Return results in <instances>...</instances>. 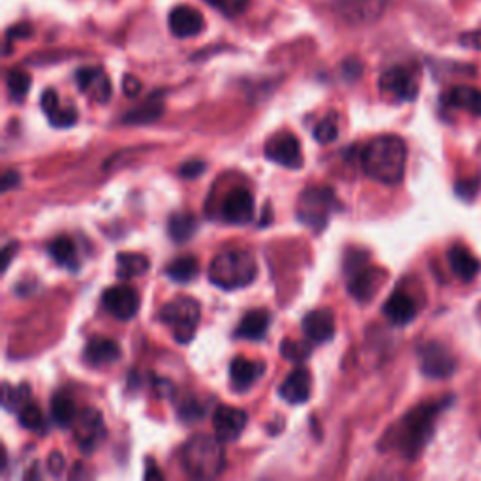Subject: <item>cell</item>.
<instances>
[{"instance_id": "43", "label": "cell", "mask_w": 481, "mask_h": 481, "mask_svg": "<svg viewBox=\"0 0 481 481\" xmlns=\"http://www.w3.org/2000/svg\"><path fill=\"white\" fill-rule=\"evenodd\" d=\"M123 90L126 96H130V99H133V96H138V92L142 90V83L140 80L133 78V75H125L123 80Z\"/></svg>"}, {"instance_id": "36", "label": "cell", "mask_w": 481, "mask_h": 481, "mask_svg": "<svg viewBox=\"0 0 481 481\" xmlns=\"http://www.w3.org/2000/svg\"><path fill=\"white\" fill-rule=\"evenodd\" d=\"M8 90L12 94V99L21 100L30 89V78L23 72H10L8 73Z\"/></svg>"}, {"instance_id": "3", "label": "cell", "mask_w": 481, "mask_h": 481, "mask_svg": "<svg viewBox=\"0 0 481 481\" xmlns=\"http://www.w3.org/2000/svg\"><path fill=\"white\" fill-rule=\"evenodd\" d=\"M181 465L190 477L213 479L226 468V453L222 442L209 434H196L185 442L181 450Z\"/></svg>"}, {"instance_id": "40", "label": "cell", "mask_w": 481, "mask_h": 481, "mask_svg": "<svg viewBox=\"0 0 481 481\" xmlns=\"http://www.w3.org/2000/svg\"><path fill=\"white\" fill-rule=\"evenodd\" d=\"M369 262V256L361 253V250H356V253H348V256L344 258V273L346 275H354L356 271H359L361 267L367 265Z\"/></svg>"}, {"instance_id": "10", "label": "cell", "mask_w": 481, "mask_h": 481, "mask_svg": "<svg viewBox=\"0 0 481 481\" xmlns=\"http://www.w3.org/2000/svg\"><path fill=\"white\" fill-rule=\"evenodd\" d=\"M104 309L121 322H128L140 313V296L130 286H111L102 294Z\"/></svg>"}, {"instance_id": "34", "label": "cell", "mask_w": 481, "mask_h": 481, "mask_svg": "<svg viewBox=\"0 0 481 481\" xmlns=\"http://www.w3.org/2000/svg\"><path fill=\"white\" fill-rule=\"evenodd\" d=\"M313 136L322 145H327V143L335 142L337 136H339V117H337V113L327 115L325 119H322L316 125V128L313 130Z\"/></svg>"}, {"instance_id": "32", "label": "cell", "mask_w": 481, "mask_h": 481, "mask_svg": "<svg viewBox=\"0 0 481 481\" xmlns=\"http://www.w3.org/2000/svg\"><path fill=\"white\" fill-rule=\"evenodd\" d=\"M30 400V388L27 383H21V386L12 388L10 383H4L3 388V407L10 412H17Z\"/></svg>"}, {"instance_id": "22", "label": "cell", "mask_w": 481, "mask_h": 481, "mask_svg": "<svg viewBox=\"0 0 481 481\" xmlns=\"http://www.w3.org/2000/svg\"><path fill=\"white\" fill-rule=\"evenodd\" d=\"M382 313L393 325H408L417 314V305L407 292H395L383 303Z\"/></svg>"}, {"instance_id": "18", "label": "cell", "mask_w": 481, "mask_h": 481, "mask_svg": "<svg viewBox=\"0 0 481 481\" xmlns=\"http://www.w3.org/2000/svg\"><path fill=\"white\" fill-rule=\"evenodd\" d=\"M265 365L260 361H248L245 357H236L229 365V382L237 393H245L263 376Z\"/></svg>"}, {"instance_id": "19", "label": "cell", "mask_w": 481, "mask_h": 481, "mask_svg": "<svg viewBox=\"0 0 481 481\" xmlns=\"http://www.w3.org/2000/svg\"><path fill=\"white\" fill-rule=\"evenodd\" d=\"M205 27V19L200 10L190 6H177L169 13V30L177 38L198 36Z\"/></svg>"}, {"instance_id": "15", "label": "cell", "mask_w": 481, "mask_h": 481, "mask_svg": "<svg viewBox=\"0 0 481 481\" xmlns=\"http://www.w3.org/2000/svg\"><path fill=\"white\" fill-rule=\"evenodd\" d=\"M248 416L241 408L234 407H219L213 414V429L220 442H236L245 427Z\"/></svg>"}, {"instance_id": "35", "label": "cell", "mask_w": 481, "mask_h": 481, "mask_svg": "<svg viewBox=\"0 0 481 481\" xmlns=\"http://www.w3.org/2000/svg\"><path fill=\"white\" fill-rule=\"evenodd\" d=\"M311 348L303 342H297V340H292V339H284L280 342V356L286 357L288 361H294V363H301L305 361L306 357L311 356Z\"/></svg>"}, {"instance_id": "31", "label": "cell", "mask_w": 481, "mask_h": 481, "mask_svg": "<svg viewBox=\"0 0 481 481\" xmlns=\"http://www.w3.org/2000/svg\"><path fill=\"white\" fill-rule=\"evenodd\" d=\"M164 107L160 102H145L143 106H140L138 109H132L130 113L125 115L123 123L125 125H149L155 123L160 115H162Z\"/></svg>"}, {"instance_id": "20", "label": "cell", "mask_w": 481, "mask_h": 481, "mask_svg": "<svg viewBox=\"0 0 481 481\" xmlns=\"http://www.w3.org/2000/svg\"><path fill=\"white\" fill-rule=\"evenodd\" d=\"M448 263L451 267L453 275L463 282H472L481 271V262L470 253L465 245H459V243L450 246Z\"/></svg>"}, {"instance_id": "24", "label": "cell", "mask_w": 481, "mask_h": 481, "mask_svg": "<svg viewBox=\"0 0 481 481\" xmlns=\"http://www.w3.org/2000/svg\"><path fill=\"white\" fill-rule=\"evenodd\" d=\"M444 104L448 107L453 109H460V111H468L476 117H481V90L474 89V87H453L444 94Z\"/></svg>"}, {"instance_id": "11", "label": "cell", "mask_w": 481, "mask_h": 481, "mask_svg": "<svg viewBox=\"0 0 481 481\" xmlns=\"http://www.w3.org/2000/svg\"><path fill=\"white\" fill-rule=\"evenodd\" d=\"M222 217L228 224L234 226H246L254 220V198L250 194V190L237 186L229 190L224 205H222Z\"/></svg>"}, {"instance_id": "16", "label": "cell", "mask_w": 481, "mask_h": 481, "mask_svg": "<svg viewBox=\"0 0 481 481\" xmlns=\"http://www.w3.org/2000/svg\"><path fill=\"white\" fill-rule=\"evenodd\" d=\"M303 331L306 339H311L316 344L327 342L335 337V314L330 309H316L311 311L303 318Z\"/></svg>"}, {"instance_id": "39", "label": "cell", "mask_w": 481, "mask_h": 481, "mask_svg": "<svg viewBox=\"0 0 481 481\" xmlns=\"http://www.w3.org/2000/svg\"><path fill=\"white\" fill-rule=\"evenodd\" d=\"M205 3L226 15H237L248 6L250 0H205Z\"/></svg>"}, {"instance_id": "27", "label": "cell", "mask_w": 481, "mask_h": 481, "mask_svg": "<svg viewBox=\"0 0 481 481\" xmlns=\"http://www.w3.org/2000/svg\"><path fill=\"white\" fill-rule=\"evenodd\" d=\"M149 267H150V262L143 254H136V253L117 254V277L121 280L142 277L149 271Z\"/></svg>"}, {"instance_id": "4", "label": "cell", "mask_w": 481, "mask_h": 481, "mask_svg": "<svg viewBox=\"0 0 481 481\" xmlns=\"http://www.w3.org/2000/svg\"><path fill=\"white\" fill-rule=\"evenodd\" d=\"M258 277V263L246 250H226L215 256L209 265V280L220 290H239L254 282Z\"/></svg>"}, {"instance_id": "5", "label": "cell", "mask_w": 481, "mask_h": 481, "mask_svg": "<svg viewBox=\"0 0 481 481\" xmlns=\"http://www.w3.org/2000/svg\"><path fill=\"white\" fill-rule=\"evenodd\" d=\"M160 322L179 344H188L196 335L202 318V305L192 297H177L160 311Z\"/></svg>"}, {"instance_id": "41", "label": "cell", "mask_w": 481, "mask_h": 481, "mask_svg": "<svg viewBox=\"0 0 481 481\" xmlns=\"http://www.w3.org/2000/svg\"><path fill=\"white\" fill-rule=\"evenodd\" d=\"M205 169H207V164L203 160H190V162L181 164L179 173H181V177H185V179H196V177L203 176Z\"/></svg>"}, {"instance_id": "38", "label": "cell", "mask_w": 481, "mask_h": 481, "mask_svg": "<svg viewBox=\"0 0 481 481\" xmlns=\"http://www.w3.org/2000/svg\"><path fill=\"white\" fill-rule=\"evenodd\" d=\"M479 190H481V177L457 181V185H455V194H457V198L465 200V202H472L477 196Z\"/></svg>"}, {"instance_id": "46", "label": "cell", "mask_w": 481, "mask_h": 481, "mask_svg": "<svg viewBox=\"0 0 481 481\" xmlns=\"http://www.w3.org/2000/svg\"><path fill=\"white\" fill-rule=\"evenodd\" d=\"M15 248V245H10V246H6L4 248V253H3V256H4V263H3V271H6V269H8V263H10V260H12V250Z\"/></svg>"}, {"instance_id": "12", "label": "cell", "mask_w": 481, "mask_h": 481, "mask_svg": "<svg viewBox=\"0 0 481 481\" xmlns=\"http://www.w3.org/2000/svg\"><path fill=\"white\" fill-rule=\"evenodd\" d=\"M265 159L282 167L297 169L303 166L301 145L292 133H279L265 143Z\"/></svg>"}, {"instance_id": "29", "label": "cell", "mask_w": 481, "mask_h": 481, "mask_svg": "<svg viewBox=\"0 0 481 481\" xmlns=\"http://www.w3.org/2000/svg\"><path fill=\"white\" fill-rule=\"evenodd\" d=\"M200 273V263L194 256H183L173 260L167 267H166V275L179 284H186L190 280H194Z\"/></svg>"}, {"instance_id": "23", "label": "cell", "mask_w": 481, "mask_h": 481, "mask_svg": "<svg viewBox=\"0 0 481 481\" xmlns=\"http://www.w3.org/2000/svg\"><path fill=\"white\" fill-rule=\"evenodd\" d=\"M42 109L47 115V119L53 126L56 128H70L78 121V111H75L72 106L63 107L59 102V96L53 89H47L42 94Z\"/></svg>"}, {"instance_id": "33", "label": "cell", "mask_w": 481, "mask_h": 481, "mask_svg": "<svg viewBox=\"0 0 481 481\" xmlns=\"http://www.w3.org/2000/svg\"><path fill=\"white\" fill-rule=\"evenodd\" d=\"M17 419H19V425L29 431H44V414L30 400L17 410Z\"/></svg>"}, {"instance_id": "44", "label": "cell", "mask_w": 481, "mask_h": 481, "mask_svg": "<svg viewBox=\"0 0 481 481\" xmlns=\"http://www.w3.org/2000/svg\"><path fill=\"white\" fill-rule=\"evenodd\" d=\"M19 181H21V176L17 171H6L3 176V192H8L10 188L17 186Z\"/></svg>"}, {"instance_id": "2", "label": "cell", "mask_w": 481, "mask_h": 481, "mask_svg": "<svg viewBox=\"0 0 481 481\" xmlns=\"http://www.w3.org/2000/svg\"><path fill=\"white\" fill-rule=\"evenodd\" d=\"M408 149L399 136H378L361 150V166L367 176L382 185H399L407 173Z\"/></svg>"}, {"instance_id": "9", "label": "cell", "mask_w": 481, "mask_h": 481, "mask_svg": "<svg viewBox=\"0 0 481 481\" xmlns=\"http://www.w3.org/2000/svg\"><path fill=\"white\" fill-rule=\"evenodd\" d=\"M106 425L102 414L94 408H87L78 414L73 421V438L83 453H92L106 436Z\"/></svg>"}, {"instance_id": "45", "label": "cell", "mask_w": 481, "mask_h": 481, "mask_svg": "<svg viewBox=\"0 0 481 481\" xmlns=\"http://www.w3.org/2000/svg\"><path fill=\"white\" fill-rule=\"evenodd\" d=\"M155 477L160 479V477H162V472H159V470H157V465L150 460L149 467H147V470H145V479H155Z\"/></svg>"}, {"instance_id": "1", "label": "cell", "mask_w": 481, "mask_h": 481, "mask_svg": "<svg viewBox=\"0 0 481 481\" xmlns=\"http://www.w3.org/2000/svg\"><path fill=\"white\" fill-rule=\"evenodd\" d=\"M455 402V397H442L436 400H429L417 404L416 408L404 414L391 431L383 436L388 442L390 448L397 450L404 459L416 460L434 436L438 417L444 414L451 404Z\"/></svg>"}, {"instance_id": "30", "label": "cell", "mask_w": 481, "mask_h": 481, "mask_svg": "<svg viewBox=\"0 0 481 481\" xmlns=\"http://www.w3.org/2000/svg\"><path fill=\"white\" fill-rule=\"evenodd\" d=\"M196 229H198V220L186 213L173 215L167 222V234L176 243H186L192 236L196 234Z\"/></svg>"}, {"instance_id": "17", "label": "cell", "mask_w": 481, "mask_h": 481, "mask_svg": "<svg viewBox=\"0 0 481 481\" xmlns=\"http://www.w3.org/2000/svg\"><path fill=\"white\" fill-rule=\"evenodd\" d=\"M311 388H313L311 373L305 367H297L282 380V383L279 386V395L290 404H305L311 399Z\"/></svg>"}, {"instance_id": "8", "label": "cell", "mask_w": 481, "mask_h": 481, "mask_svg": "<svg viewBox=\"0 0 481 481\" xmlns=\"http://www.w3.org/2000/svg\"><path fill=\"white\" fill-rule=\"evenodd\" d=\"M416 75L404 66H393L382 73L380 92L393 102H414L417 99Z\"/></svg>"}, {"instance_id": "26", "label": "cell", "mask_w": 481, "mask_h": 481, "mask_svg": "<svg viewBox=\"0 0 481 481\" xmlns=\"http://www.w3.org/2000/svg\"><path fill=\"white\" fill-rule=\"evenodd\" d=\"M47 253L55 263L70 269V271H75V269L80 267L78 248H75V243L68 236H61V237H56L55 241H51L47 246Z\"/></svg>"}, {"instance_id": "42", "label": "cell", "mask_w": 481, "mask_h": 481, "mask_svg": "<svg viewBox=\"0 0 481 481\" xmlns=\"http://www.w3.org/2000/svg\"><path fill=\"white\" fill-rule=\"evenodd\" d=\"M64 457L61 455V451H51L49 457H47V470L51 476L55 477H59L63 472H64Z\"/></svg>"}, {"instance_id": "14", "label": "cell", "mask_w": 481, "mask_h": 481, "mask_svg": "<svg viewBox=\"0 0 481 481\" xmlns=\"http://www.w3.org/2000/svg\"><path fill=\"white\" fill-rule=\"evenodd\" d=\"M348 279H350L348 280L350 296L361 303H367L378 294L380 286L383 284V280H386V271H383V269H378V267L365 265L359 269V271L350 275Z\"/></svg>"}, {"instance_id": "6", "label": "cell", "mask_w": 481, "mask_h": 481, "mask_svg": "<svg viewBox=\"0 0 481 481\" xmlns=\"http://www.w3.org/2000/svg\"><path fill=\"white\" fill-rule=\"evenodd\" d=\"M339 202L335 192L325 186H311L306 188L299 198V209H297V220L311 228L314 234H320L325 229L327 222H330L331 210L339 209Z\"/></svg>"}, {"instance_id": "37", "label": "cell", "mask_w": 481, "mask_h": 481, "mask_svg": "<svg viewBox=\"0 0 481 481\" xmlns=\"http://www.w3.org/2000/svg\"><path fill=\"white\" fill-rule=\"evenodd\" d=\"M205 416V407L198 400V399H190L185 400L179 407V417L185 423H194L198 419H202Z\"/></svg>"}, {"instance_id": "13", "label": "cell", "mask_w": 481, "mask_h": 481, "mask_svg": "<svg viewBox=\"0 0 481 481\" xmlns=\"http://www.w3.org/2000/svg\"><path fill=\"white\" fill-rule=\"evenodd\" d=\"M75 82H78L80 90L89 96V99L96 104H106L111 99V82L107 73L102 68L87 66L75 72Z\"/></svg>"}, {"instance_id": "28", "label": "cell", "mask_w": 481, "mask_h": 481, "mask_svg": "<svg viewBox=\"0 0 481 481\" xmlns=\"http://www.w3.org/2000/svg\"><path fill=\"white\" fill-rule=\"evenodd\" d=\"M51 416L59 427H70L75 417H78V408H75L73 399L66 393H56L51 399Z\"/></svg>"}, {"instance_id": "21", "label": "cell", "mask_w": 481, "mask_h": 481, "mask_svg": "<svg viewBox=\"0 0 481 481\" xmlns=\"http://www.w3.org/2000/svg\"><path fill=\"white\" fill-rule=\"evenodd\" d=\"M121 348L119 344L113 339L106 337H92L85 350H83V359L90 365V367H106V365H113L121 357Z\"/></svg>"}, {"instance_id": "25", "label": "cell", "mask_w": 481, "mask_h": 481, "mask_svg": "<svg viewBox=\"0 0 481 481\" xmlns=\"http://www.w3.org/2000/svg\"><path fill=\"white\" fill-rule=\"evenodd\" d=\"M269 323H271V313L265 309H256V311H248L241 323L236 330L237 339L245 340H262L267 335Z\"/></svg>"}, {"instance_id": "7", "label": "cell", "mask_w": 481, "mask_h": 481, "mask_svg": "<svg viewBox=\"0 0 481 481\" xmlns=\"http://www.w3.org/2000/svg\"><path fill=\"white\" fill-rule=\"evenodd\" d=\"M419 369L431 380H446L455 374L459 361L444 342L429 340L417 350Z\"/></svg>"}]
</instances>
